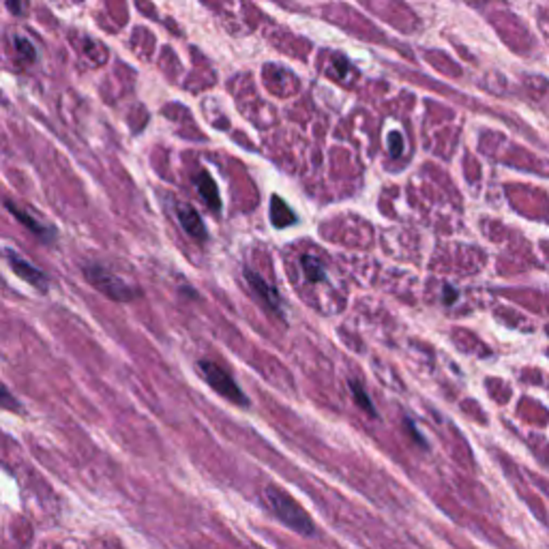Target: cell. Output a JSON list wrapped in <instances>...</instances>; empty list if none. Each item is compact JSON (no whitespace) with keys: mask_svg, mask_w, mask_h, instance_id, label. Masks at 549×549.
<instances>
[{"mask_svg":"<svg viewBox=\"0 0 549 549\" xmlns=\"http://www.w3.org/2000/svg\"><path fill=\"white\" fill-rule=\"evenodd\" d=\"M264 500L270 509V513L277 517L279 521H284L288 528H292L294 532L303 534V536H309L316 532L314 528V521L311 517L303 511V506L292 498L288 496L282 487L277 485H268L264 489Z\"/></svg>","mask_w":549,"mask_h":549,"instance_id":"cell-1","label":"cell"},{"mask_svg":"<svg viewBox=\"0 0 549 549\" xmlns=\"http://www.w3.org/2000/svg\"><path fill=\"white\" fill-rule=\"evenodd\" d=\"M84 274H86V279L93 284L99 292H104L106 296H110V299H114V301H118V303H131L138 294H140V290H135L133 286H129L127 282H123L118 274H114V272H110L106 266H101V264H88V266H84Z\"/></svg>","mask_w":549,"mask_h":549,"instance_id":"cell-2","label":"cell"},{"mask_svg":"<svg viewBox=\"0 0 549 549\" xmlns=\"http://www.w3.org/2000/svg\"><path fill=\"white\" fill-rule=\"evenodd\" d=\"M498 30L502 33V39L504 43H509V48L515 52V54H521V56H530L536 52L538 43H536V37L530 33V28L517 20V16L513 13H498Z\"/></svg>","mask_w":549,"mask_h":549,"instance_id":"cell-3","label":"cell"},{"mask_svg":"<svg viewBox=\"0 0 549 549\" xmlns=\"http://www.w3.org/2000/svg\"><path fill=\"white\" fill-rule=\"evenodd\" d=\"M198 370H200L202 378H204L221 397L230 399V401L236 404V406H249V399L245 397V393L240 391V387L234 382V378H232L223 367H219L217 362H213V360H200V362H198Z\"/></svg>","mask_w":549,"mask_h":549,"instance_id":"cell-4","label":"cell"},{"mask_svg":"<svg viewBox=\"0 0 549 549\" xmlns=\"http://www.w3.org/2000/svg\"><path fill=\"white\" fill-rule=\"evenodd\" d=\"M245 279L249 282L251 290L262 299V303H264L266 307H270L272 311H277V316H279V318H284V303H282V296H279L277 288L268 286V284L260 277V274L251 272L249 268L245 270Z\"/></svg>","mask_w":549,"mask_h":549,"instance_id":"cell-5","label":"cell"},{"mask_svg":"<svg viewBox=\"0 0 549 549\" xmlns=\"http://www.w3.org/2000/svg\"><path fill=\"white\" fill-rule=\"evenodd\" d=\"M5 253H7V260H9V264H11V268H13V272H16V274H20V277H22L24 282H28L30 286L45 288L48 277H45V274H43L39 268H35L33 264H28V262H26V260H22L20 255H16L11 249H7Z\"/></svg>","mask_w":549,"mask_h":549,"instance_id":"cell-6","label":"cell"},{"mask_svg":"<svg viewBox=\"0 0 549 549\" xmlns=\"http://www.w3.org/2000/svg\"><path fill=\"white\" fill-rule=\"evenodd\" d=\"M178 221H180L182 228H185V232H187L189 236L200 238V240L206 236L204 223H202L200 215H198L194 209H189V206H178Z\"/></svg>","mask_w":549,"mask_h":549,"instance_id":"cell-7","label":"cell"},{"mask_svg":"<svg viewBox=\"0 0 549 549\" xmlns=\"http://www.w3.org/2000/svg\"><path fill=\"white\" fill-rule=\"evenodd\" d=\"M196 187L200 192V196L204 198V202L213 209L219 211V194H217V185L213 182V178L209 174H200L196 178Z\"/></svg>","mask_w":549,"mask_h":549,"instance_id":"cell-8","label":"cell"},{"mask_svg":"<svg viewBox=\"0 0 549 549\" xmlns=\"http://www.w3.org/2000/svg\"><path fill=\"white\" fill-rule=\"evenodd\" d=\"M523 88L532 101H543L549 95V79L543 75H523Z\"/></svg>","mask_w":549,"mask_h":549,"instance_id":"cell-9","label":"cell"},{"mask_svg":"<svg viewBox=\"0 0 549 549\" xmlns=\"http://www.w3.org/2000/svg\"><path fill=\"white\" fill-rule=\"evenodd\" d=\"M270 215H272V223L277 226V228H286V226H290L294 221V213L286 206V202L282 198H272Z\"/></svg>","mask_w":549,"mask_h":549,"instance_id":"cell-10","label":"cell"},{"mask_svg":"<svg viewBox=\"0 0 549 549\" xmlns=\"http://www.w3.org/2000/svg\"><path fill=\"white\" fill-rule=\"evenodd\" d=\"M7 209H9V211H11V213L16 215V219H20V221L24 223V226H28V228L33 230V234H37V236H41V238H52V236H54V232H52L50 228L41 226V223H39L37 219H30V217H28L26 213L18 211V209H16L13 204H9V202H7Z\"/></svg>","mask_w":549,"mask_h":549,"instance_id":"cell-11","label":"cell"},{"mask_svg":"<svg viewBox=\"0 0 549 549\" xmlns=\"http://www.w3.org/2000/svg\"><path fill=\"white\" fill-rule=\"evenodd\" d=\"M301 264H303V270L309 277V282H322L324 279L326 268H324L322 260H318L316 255H303Z\"/></svg>","mask_w":549,"mask_h":549,"instance_id":"cell-12","label":"cell"},{"mask_svg":"<svg viewBox=\"0 0 549 549\" xmlns=\"http://www.w3.org/2000/svg\"><path fill=\"white\" fill-rule=\"evenodd\" d=\"M350 391H352V395H354V399H356V404L362 408V410H367L372 416H376V408L372 406V399L367 397V393H365V389L358 384V382H354V380H350Z\"/></svg>","mask_w":549,"mask_h":549,"instance_id":"cell-13","label":"cell"},{"mask_svg":"<svg viewBox=\"0 0 549 549\" xmlns=\"http://www.w3.org/2000/svg\"><path fill=\"white\" fill-rule=\"evenodd\" d=\"M536 24H538V28H540V33H543L545 43L549 45V7H540V9L536 11Z\"/></svg>","mask_w":549,"mask_h":549,"instance_id":"cell-14","label":"cell"},{"mask_svg":"<svg viewBox=\"0 0 549 549\" xmlns=\"http://www.w3.org/2000/svg\"><path fill=\"white\" fill-rule=\"evenodd\" d=\"M389 146H391V152H393V155H399V152H401V148H404V144H401V135H399V133H393V135L389 138Z\"/></svg>","mask_w":549,"mask_h":549,"instance_id":"cell-15","label":"cell"},{"mask_svg":"<svg viewBox=\"0 0 549 549\" xmlns=\"http://www.w3.org/2000/svg\"><path fill=\"white\" fill-rule=\"evenodd\" d=\"M16 45L24 50V56H26V58H33V56H35V54H33L35 50H33V48H30V45H28V43H26L24 39H18V41H16Z\"/></svg>","mask_w":549,"mask_h":549,"instance_id":"cell-16","label":"cell"}]
</instances>
